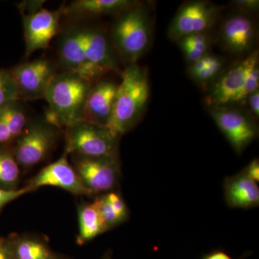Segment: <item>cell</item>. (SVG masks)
I'll use <instances>...</instances> for the list:
<instances>
[{
    "mask_svg": "<svg viewBox=\"0 0 259 259\" xmlns=\"http://www.w3.org/2000/svg\"><path fill=\"white\" fill-rule=\"evenodd\" d=\"M93 85L69 71L56 74L44 97L49 104L45 120L59 129L82 120L85 102Z\"/></svg>",
    "mask_w": 259,
    "mask_h": 259,
    "instance_id": "cell-1",
    "label": "cell"
},
{
    "mask_svg": "<svg viewBox=\"0 0 259 259\" xmlns=\"http://www.w3.org/2000/svg\"><path fill=\"white\" fill-rule=\"evenodd\" d=\"M149 95L147 72L136 64H131L122 72L112 115L105 127L120 138L136 125Z\"/></svg>",
    "mask_w": 259,
    "mask_h": 259,
    "instance_id": "cell-2",
    "label": "cell"
},
{
    "mask_svg": "<svg viewBox=\"0 0 259 259\" xmlns=\"http://www.w3.org/2000/svg\"><path fill=\"white\" fill-rule=\"evenodd\" d=\"M66 130V154L88 158H118L120 138L105 126L80 120Z\"/></svg>",
    "mask_w": 259,
    "mask_h": 259,
    "instance_id": "cell-3",
    "label": "cell"
},
{
    "mask_svg": "<svg viewBox=\"0 0 259 259\" xmlns=\"http://www.w3.org/2000/svg\"><path fill=\"white\" fill-rule=\"evenodd\" d=\"M112 37L121 55L131 64L144 54L150 42V28L144 10L136 7L121 13L112 29Z\"/></svg>",
    "mask_w": 259,
    "mask_h": 259,
    "instance_id": "cell-4",
    "label": "cell"
},
{
    "mask_svg": "<svg viewBox=\"0 0 259 259\" xmlns=\"http://www.w3.org/2000/svg\"><path fill=\"white\" fill-rule=\"evenodd\" d=\"M59 130L45 119L28 122L12 148L19 166L30 168L44 161L57 141Z\"/></svg>",
    "mask_w": 259,
    "mask_h": 259,
    "instance_id": "cell-5",
    "label": "cell"
},
{
    "mask_svg": "<svg viewBox=\"0 0 259 259\" xmlns=\"http://www.w3.org/2000/svg\"><path fill=\"white\" fill-rule=\"evenodd\" d=\"M73 156V166L91 195L115 191L121 178L119 158Z\"/></svg>",
    "mask_w": 259,
    "mask_h": 259,
    "instance_id": "cell-6",
    "label": "cell"
},
{
    "mask_svg": "<svg viewBox=\"0 0 259 259\" xmlns=\"http://www.w3.org/2000/svg\"><path fill=\"white\" fill-rule=\"evenodd\" d=\"M20 100L44 99L51 81L58 74L47 59L23 63L10 70Z\"/></svg>",
    "mask_w": 259,
    "mask_h": 259,
    "instance_id": "cell-7",
    "label": "cell"
},
{
    "mask_svg": "<svg viewBox=\"0 0 259 259\" xmlns=\"http://www.w3.org/2000/svg\"><path fill=\"white\" fill-rule=\"evenodd\" d=\"M258 51H255L231 68L214 83L207 103L211 107H221L242 101L241 95L248 74L258 65Z\"/></svg>",
    "mask_w": 259,
    "mask_h": 259,
    "instance_id": "cell-8",
    "label": "cell"
},
{
    "mask_svg": "<svg viewBox=\"0 0 259 259\" xmlns=\"http://www.w3.org/2000/svg\"><path fill=\"white\" fill-rule=\"evenodd\" d=\"M62 15V9L54 11L44 8L30 14L23 15L26 56L49 47L59 32Z\"/></svg>",
    "mask_w": 259,
    "mask_h": 259,
    "instance_id": "cell-9",
    "label": "cell"
},
{
    "mask_svg": "<svg viewBox=\"0 0 259 259\" xmlns=\"http://www.w3.org/2000/svg\"><path fill=\"white\" fill-rule=\"evenodd\" d=\"M59 56L66 71L77 75L93 84L106 74L89 62L82 28L74 29L65 34L59 44Z\"/></svg>",
    "mask_w": 259,
    "mask_h": 259,
    "instance_id": "cell-10",
    "label": "cell"
},
{
    "mask_svg": "<svg viewBox=\"0 0 259 259\" xmlns=\"http://www.w3.org/2000/svg\"><path fill=\"white\" fill-rule=\"evenodd\" d=\"M218 15L214 5L206 2H192L184 5L170 25L168 37L180 40L194 34L203 33L212 27Z\"/></svg>",
    "mask_w": 259,
    "mask_h": 259,
    "instance_id": "cell-11",
    "label": "cell"
},
{
    "mask_svg": "<svg viewBox=\"0 0 259 259\" xmlns=\"http://www.w3.org/2000/svg\"><path fill=\"white\" fill-rule=\"evenodd\" d=\"M210 114L238 154H241L257 137L256 127L241 112L223 106L212 107Z\"/></svg>",
    "mask_w": 259,
    "mask_h": 259,
    "instance_id": "cell-12",
    "label": "cell"
},
{
    "mask_svg": "<svg viewBox=\"0 0 259 259\" xmlns=\"http://www.w3.org/2000/svg\"><path fill=\"white\" fill-rule=\"evenodd\" d=\"M67 154L53 162L35 175L27 185L32 191L42 187L51 186L62 189L77 196H91L87 190L74 166L70 164Z\"/></svg>",
    "mask_w": 259,
    "mask_h": 259,
    "instance_id": "cell-13",
    "label": "cell"
},
{
    "mask_svg": "<svg viewBox=\"0 0 259 259\" xmlns=\"http://www.w3.org/2000/svg\"><path fill=\"white\" fill-rule=\"evenodd\" d=\"M117 85L105 80L94 83L87 97L82 120L107 125L113 110Z\"/></svg>",
    "mask_w": 259,
    "mask_h": 259,
    "instance_id": "cell-14",
    "label": "cell"
},
{
    "mask_svg": "<svg viewBox=\"0 0 259 259\" xmlns=\"http://www.w3.org/2000/svg\"><path fill=\"white\" fill-rule=\"evenodd\" d=\"M225 200L231 208L248 209L259 205V187L243 171L227 177L223 182Z\"/></svg>",
    "mask_w": 259,
    "mask_h": 259,
    "instance_id": "cell-15",
    "label": "cell"
},
{
    "mask_svg": "<svg viewBox=\"0 0 259 259\" xmlns=\"http://www.w3.org/2000/svg\"><path fill=\"white\" fill-rule=\"evenodd\" d=\"M254 37V25L250 18L244 15H235L223 24L222 39L231 52L240 54L248 51Z\"/></svg>",
    "mask_w": 259,
    "mask_h": 259,
    "instance_id": "cell-16",
    "label": "cell"
},
{
    "mask_svg": "<svg viewBox=\"0 0 259 259\" xmlns=\"http://www.w3.org/2000/svg\"><path fill=\"white\" fill-rule=\"evenodd\" d=\"M85 51L89 62L105 73L117 69L111 48L105 35L100 30L82 28Z\"/></svg>",
    "mask_w": 259,
    "mask_h": 259,
    "instance_id": "cell-17",
    "label": "cell"
},
{
    "mask_svg": "<svg viewBox=\"0 0 259 259\" xmlns=\"http://www.w3.org/2000/svg\"><path fill=\"white\" fill-rule=\"evenodd\" d=\"M20 101L0 107V148L14 144L28 125V113Z\"/></svg>",
    "mask_w": 259,
    "mask_h": 259,
    "instance_id": "cell-18",
    "label": "cell"
},
{
    "mask_svg": "<svg viewBox=\"0 0 259 259\" xmlns=\"http://www.w3.org/2000/svg\"><path fill=\"white\" fill-rule=\"evenodd\" d=\"M135 7L129 0H76L62 9L63 14L76 16L121 13Z\"/></svg>",
    "mask_w": 259,
    "mask_h": 259,
    "instance_id": "cell-19",
    "label": "cell"
},
{
    "mask_svg": "<svg viewBox=\"0 0 259 259\" xmlns=\"http://www.w3.org/2000/svg\"><path fill=\"white\" fill-rule=\"evenodd\" d=\"M78 244L82 245L107 232L100 212L94 202H82L78 206Z\"/></svg>",
    "mask_w": 259,
    "mask_h": 259,
    "instance_id": "cell-20",
    "label": "cell"
},
{
    "mask_svg": "<svg viewBox=\"0 0 259 259\" xmlns=\"http://www.w3.org/2000/svg\"><path fill=\"white\" fill-rule=\"evenodd\" d=\"M8 239L15 259H53L56 256L47 243L36 237L13 236Z\"/></svg>",
    "mask_w": 259,
    "mask_h": 259,
    "instance_id": "cell-21",
    "label": "cell"
},
{
    "mask_svg": "<svg viewBox=\"0 0 259 259\" xmlns=\"http://www.w3.org/2000/svg\"><path fill=\"white\" fill-rule=\"evenodd\" d=\"M20 178V167L12 148H0V188L17 190Z\"/></svg>",
    "mask_w": 259,
    "mask_h": 259,
    "instance_id": "cell-22",
    "label": "cell"
},
{
    "mask_svg": "<svg viewBox=\"0 0 259 259\" xmlns=\"http://www.w3.org/2000/svg\"><path fill=\"white\" fill-rule=\"evenodd\" d=\"M20 100L10 71L0 69V107Z\"/></svg>",
    "mask_w": 259,
    "mask_h": 259,
    "instance_id": "cell-23",
    "label": "cell"
},
{
    "mask_svg": "<svg viewBox=\"0 0 259 259\" xmlns=\"http://www.w3.org/2000/svg\"><path fill=\"white\" fill-rule=\"evenodd\" d=\"M93 202L96 205L97 208L100 212L107 231H110L122 223L117 216V213L112 208L111 204L107 200L105 194L97 196Z\"/></svg>",
    "mask_w": 259,
    "mask_h": 259,
    "instance_id": "cell-24",
    "label": "cell"
},
{
    "mask_svg": "<svg viewBox=\"0 0 259 259\" xmlns=\"http://www.w3.org/2000/svg\"><path fill=\"white\" fill-rule=\"evenodd\" d=\"M107 200L111 204L112 208L117 213L122 223L125 222L129 217V210L125 200L117 191H112L105 194Z\"/></svg>",
    "mask_w": 259,
    "mask_h": 259,
    "instance_id": "cell-25",
    "label": "cell"
},
{
    "mask_svg": "<svg viewBox=\"0 0 259 259\" xmlns=\"http://www.w3.org/2000/svg\"><path fill=\"white\" fill-rule=\"evenodd\" d=\"M222 67V59L217 56H212V59L208 66L200 72L194 75L193 77L200 82H206L215 76L221 71Z\"/></svg>",
    "mask_w": 259,
    "mask_h": 259,
    "instance_id": "cell-26",
    "label": "cell"
},
{
    "mask_svg": "<svg viewBox=\"0 0 259 259\" xmlns=\"http://www.w3.org/2000/svg\"><path fill=\"white\" fill-rule=\"evenodd\" d=\"M31 192L32 190L27 186L23 188H18L13 190L0 188V213L2 212L7 204Z\"/></svg>",
    "mask_w": 259,
    "mask_h": 259,
    "instance_id": "cell-27",
    "label": "cell"
},
{
    "mask_svg": "<svg viewBox=\"0 0 259 259\" xmlns=\"http://www.w3.org/2000/svg\"><path fill=\"white\" fill-rule=\"evenodd\" d=\"M178 41H182L188 44V45L194 48V49L200 51L204 54H206V52L208 49V37L204 33L194 34V35H189V36H186L180 39Z\"/></svg>",
    "mask_w": 259,
    "mask_h": 259,
    "instance_id": "cell-28",
    "label": "cell"
},
{
    "mask_svg": "<svg viewBox=\"0 0 259 259\" xmlns=\"http://www.w3.org/2000/svg\"><path fill=\"white\" fill-rule=\"evenodd\" d=\"M259 83V69L258 65L255 66L251 71H250L243 88V93H242V100L246 99L255 91L258 90Z\"/></svg>",
    "mask_w": 259,
    "mask_h": 259,
    "instance_id": "cell-29",
    "label": "cell"
},
{
    "mask_svg": "<svg viewBox=\"0 0 259 259\" xmlns=\"http://www.w3.org/2000/svg\"><path fill=\"white\" fill-rule=\"evenodd\" d=\"M179 42H180V47L182 48L184 54H185L186 59L190 61V62L192 63V64L195 63L196 61H199L204 55H206V54H202V52L191 47L188 44H185V42L182 41Z\"/></svg>",
    "mask_w": 259,
    "mask_h": 259,
    "instance_id": "cell-30",
    "label": "cell"
},
{
    "mask_svg": "<svg viewBox=\"0 0 259 259\" xmlns=\"http://www.w3.org/2000/svg\"><path fill=\"white\" fill-rule=\"evenodd\" d=\"M242 171L248 178L258 183L259 182V161L258 158L253 160Z\"/></svg>",
    "mask_w": 259,
    "mask_h": 259,
    "instance_id": "cell-31",
    "label": "cell"
},
{
    "mask_svg": "<svg viewBox=\"0 0 259 259\" xmlns=\"http://www.w3.org/2000/svg\"><path fill=\"white\" fill-rule=\"evenodd\" d=\"M0 259H15L8 238L0 237Z\"/></svg>",
    "mask_w": 259,
    "mask_h": 259,
    "instance_id": "cell-32",
    "label": "cell"
},
{
    "mask_svg": "<svg viewBox=\"0 0 259 259\" xmlns=\"http://www.w3.org/2000/svg\"><path fill=\"white\" fill-rule=\"evenodd\" d=\"M248 107L250 111L255 117L258 118L259 116V92L258 90L251 94L248 97Z\"/></svg>",
    "mask_w": 259,
    "mask_h": 259,
    "instance_id": "cell-33",
    "label": "cell"
},
{
    "mask_svg": "<svg viewBox=\"0 0 259 259\" xmlns=\"http://www.w3.org/2000/svg\"><path fill=\"white\" fill-rule=\"evenodd\" d=\"M234 3L240 8L248 10H256L259 5V2L255 0H239L235 1Z\"/></svg>",
    "mask_w": 259,
    "mask_h": 259,
    "instance_id": "cell-34",
    "label": "cell"
},
{
    "mask_svg": "<svg viewBox=\"0 0 259 259\" xmlns=\"http://www.w3.org/2000/svg\"><path fill=\"white\" fill-rule=\"evenodd\" d=\"M202 259H233L222 250H216L205 255Z\"/></svg>",
    "mask_w": 259,
    "mask_h": 259,
    "instance_id": "cell-35",
    "label": "cell"
},
{
    "mask_svg": "<svg viewBox=\"0 0 259 259\" xmlns=\"http://www.w3.org/2000/svg\"><path fill=\"white\" fill-rule=\"evenodd\" d=\"M102 259H112V258L111 255H109V254H106Z\"/></svg>",
    "mask_w": 259,
    "mask_h": 259,
    "instance_id": "cell-36",
    "label": "cell"
},
{
    "mask_svg": "<svg viewBox=\"0 0 259 259\" xmlns=\"http://www.w3.org/2000/svg\"><path fill=\"white\" fill-rule=\"evenodd\" d=\"M53 259H62V258H58V257H54V258H53Z\"/></svg>",
    "mask_w": 259,
    "mask_h": 259,
    "instance_id": "cell-37",
    "label": "cell"
}]
</instances>
